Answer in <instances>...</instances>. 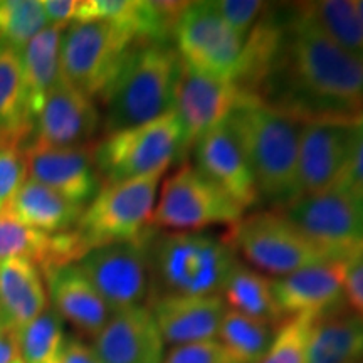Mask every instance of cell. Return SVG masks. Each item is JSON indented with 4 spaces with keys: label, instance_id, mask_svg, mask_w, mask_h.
<instances>
[{
    "label": "cell",
    "instance_id": "1",
    "mask_svg": "<svg viewBox=\"0 0 363 363\" xmlns=\"http://www.w3.org/2000/svg\"><path fill=\"white\" fill-rule=\"evenodd\" d=\"M252 99L301 121L363 120V62L291 7Z\"/></svg>",
    "mask_w": 363,
    "mask_h": 363
},
{
    "label": "cell",
    "instance_id": "2",
    "mask_svg": "<svg viewBox=\"0 0 363 363\" xmlns=\"http://www.w3.org/2000/svg\"><path fill=\"white\" fill-rule=\"evenodd\" d=\"M229 116L246 148L257 201L283 211L299 197L298 157L305 121L252 98H239Z\"/></svg>",
    "mask_w": 363,
    "mask_h": 363
},
{
    "label": "cell",
    "instance_id": "3",
    "mask_svg": "<svg viewBox=\"0 0 363 363\" xmlns=\"http://www.w3.org/2000/svg\"><path fill=\"white\" fill-rule=\"evenodd\" d=\"M148 262L153 299L162 296H214L238 264L229 238L203 230H165L148 234Z\"/></svg>",
    "mask_w": 363,
    "mask_h": 363
},
{
    "label": "cell",
    "instance_id": "4",
    "mask_svg": "<svg viewBox=\"0 0 363 363\" xmlns=\"http://www.w3.org/2000/svg\"><path fill=\"white\" fill-rule=\"evenodd\" d=\"M180 65L172 44H135L101 96L106 135L174 111Z\"/></svg>",
    "mask_w": 363,
    "mask_h": 363
},
{
    "label": "cell",
    "instance_id": "5",
    "mask_svg": "<svg viewBox=\"0 0 363 363\" xmlns=\"http://www.w3.org/2000/svg\"><path fill=\"white\" fill-rule=\"evenodd\" d=\"M182 160V128L170 111L148 123L108 133L94 147V163L104 184L167 172Z\"/></svg>",
    "mask_w": 363,
    "mask_h": 363
},
{
    "label": "cell",
    "instance_id": "6",
    "mask_svg": "<svg viewBox=\"0 0 363 363\" xmlns=\"http://www.w3.org/2000/svg\"><path fill=\"white\" fill-rule=\"evenodd\" d=\"M165 172L116 184H104L84 207L74 227L88 251L113 242L135 240L148 229Z\"/></svg>",
    "mask_w": 363,
    "mask_h": 363
},
{
    "label": "cell",
    "instance_id": "7",
    "mask_svg": "<svg viewBox=\"0 0 363 363\" xmlns=\"http://www.w3.org/2000/svg\"><path fill=\"white\" fill-rule=\"evenodd\" d=\"M135 44L131 34L113 22H72L61 39L62 78L84 96L101 99Z\"/></svg>",
    "mask_w": 363,
    "mask_h": 363
},
{
    "label": "cell",
    "instance_id": "8",
    "mask_svg": "<svg viewBox=\"0 0 363 363\" xmlns=\"http://www.w3.org/2000/svg\"><path fill=\"white\" fill-rule=\"evenodd\" d=\"M235 252L266 276L284 278L303 267L331 259L311 244L281 211H262L240 219L229 235Z\"/></svg>",
    "mask_w": 363,
    "mask_h": 363
},
{
    "label": "cell",
    "instance_id": "9",
    "mask_svg": "<svg viewBox=\"0 0 363 363\" xmlns=\"http://www.w3.org/2000/svg\"><path fill=\"white\" fill-rule=\"evenodd\" d=\"M244 208L192 165H184L163 182L150 225L169 230H202L235 225Z\"/></svg>",
    "mask_w": 363,
    "mask_h": 363
},
{
    "label": "cell",
    "instance_id": "10",
    "mask_svg": "<svg viewBox=\"0 0 363 363\" xmlns=\"http://www.w3.org/2000/svg\"><path fill=\"white\" fill-rule=\"evenodd\" d=\"M135 240L91 249L76 262L111 313L152 303L153 283L148 262V234Z\"/></svg>",
    "mask_w": 363,
    "mask_h": 363
},
{
    "label": "cell",
    "instance_id": "11",
    "mask_svg": "<svg viewBox=\"0 0 363 363\" xmlns=\"http://www.w3.org/2000/svg\"><path fill=\"white\" fill-rule=\"evenodd\" d=\"M283 214L331 259L342 261L363 242V201L342 187L301 195Z\"/></svg>",
    "mask_w": 363,
    "mask_h": 363
},
{
    "label": "cell",
    "instance_id": "12",
    "mask_svg": "<svg viewBox=\"0 0 363 363\" xmlns=\"http://www.w3.org/2000/svg\"><path fill=\"white\" fill-rule=\"evenodd\" d=\"M246 39L222 21L212 2H187L174 29L175 51L185 65L233 83Z\"/></svg>",
    "mask_w": 363,
    "mask_h": 363
},
{
    "label": "cell",
    "instance_id": "13",
    "mask_svg": "<svg viewBox=\"0 0 363 363\" xmlns=\"http://www.w3.org/2000/svg\"><path fill=\"white\" fill-rule=\"evenodd\" d=\"M362 121H305L298 157L299 197L337 187L350 162Z\"/></svg>",
    "mask_w": 363,
    "mask_h": 363
},
{
    "label": "cell",
    "instance_id": "14",
    "mask_svg": "<svg viewBox=\"0 0 363 363\" xmlns=\"http://www.w3.org/2000/svg\"><path fill=\"white\" fill-rule=\"evenodd\" d=\"M238 99L233 83L182 61L174 99V113L182 128V160L203 135L229 116Z\"/></svg>",
    "mask_w": 363,
    "mask_h": 363
},
{
    "label": "cell",
    "instance_id": "15",
    "mask_svg": "<svg viewBox=\"0 0 363 363\" xmlns=\"http://www.w3.org/2000/svg\"><path fill=\"white\" fill-rule=\"evenodd\" d=\"M22 152L29 179L78 206H88L103 187L94 163V148L88 145L61 148L30 142Z\"/></svg>",
    "mask_w": 363,
    "mask_h": 363
},
{
    "label": "cell",
    "instance_id": "16",
    "mask_svg": "<svg viewBox=\"0 0 363 363\" xmlns=\"http://www.w3.org/2000/svg\"><path fill=\"white\" fill-rule=\"evenodd\" d=\"M195 169L242 208L257 203V192L246 148L227 116L194 145Z\"/></svg>",
    "mask_w": 363,
    "mask_h": 363
},
{
    "label": "cell",
    "instance_id": "17",
    "mask_svg": "<svg viewBox=\"0 0 363 363\" xmlns=\"http://www.w3.org/2000/svg\"><path fill=\"white\" fill-rule=\"evenodd\" d=\"M272 289L284 320L321 318L347 310L342 261H323L284 278L272 279Z\"/></svg>",
    "mask_w": 363,
    "mask_h": 363
},
{
    "label": "cell",
    "instance_id": "18",
    "mask_svg": "<svg viewBox=\"0 0 363 363\" xmlns=\"http://www.w3.org/2000/svg\"><path fill=\"white\" fill-rule=\"evenodd\" d=\"M98 108L62 78L45 98L34 121L33 142L48 147H84L99 130Z\"/></svg>",
    "mask_w": 363,
    "mask_h": 363
},
{
    "label": "cell",
    "instance_id": "19",
    "mask_svg": "<svg viewBox=\"0 0 363 363\" xmlns=\"http://www.w3.org/2000/svg\"><path fill=\"white\" fill-rule=\"evenodd\" d=\"M99 363H162L165 343L148 306L113 313L93 338Z\"/></svg>",
    "mask_w": 363,
    "mask_h": 363
},
{
    "label": "cell",
    "instance_id": "20",
    "mask_svg": "<svg viewBox=\"0 0 363 363\" xmlns=\"http://www.w3.org/2000/svg\"><path fill=\"white\" fill-rule=\"evenodd\" d=\"M163 343L174 347L216 340L227 305L214 296H162L148 306Z\"/></svg>",
    "mask_w": 363,
    "mask_h": 363
},
{
    "label": "cell",
    "instance_id": "21",
    "mask_svg": "<svg viewBox=\"0 0 363 363\" xmlns=\"http://www.w3.org/2000/svg\"><path fill=\"white\" fill-rule=\"evenodd\" d=\"M88 252L78 230L49 234L26 225L9 212H0V262L26 259L34 262L40 272L76 264Z\"/></svg>",
    "mask_w": 363,
    "mask_h": 363
},
{
    "label": "cell",
    "instance_id": "22",
    "mask_svg": "<svg viewBox=\"0 0 363 363\" xmlns=\"http://www.w3.org/2000/svg\"><path fill=\"white\" fill-rule=\"evenodd\" d=\"M51 308L79 333L94 338L111 318V310L89 283L78 264L52 267L43 272Z\"/></svg>",
    "mask_w": 363,
    "mask_h": 363
},
{
    "label": "cell",
    "instance_id": "23",
    "mask_svg": "<svg viewBox=\"0 0 363 363\" xmlns=\"http://www.w3.org/2000/svg\"><path fill=\"white\" fill-rule=\"evenodd\" d=\"M48 308L43 272L34 262H0V328L17 333Z\"/></svg>",
    "mask_w": 363,
    "mask_h": 363
},
{
    "label": "cell",
    "instance_id": "24",
    "mask_svg": "<svg viewBox=\"0 0 363 363\" xmlns=\"http://www.w3.org/2000/svg\"><path fill=\"white\" fill-rule=\"evenodd\" d=\"M83 211V206L67 201L61 194L33 179L24 182L6 208L17 220L49 234L74 229Z\"/></svg>",
    "mask_w": 363,
    "mask_h": 363
},
{
    "label": "cell",
    "instance_id": "25",
    "mask_svg": "<svg viewBox=\"0 0 363 363\" xmlns=\"http://www.w3.org/2000/svg\"><path fill=\"white\" fill-rule=\"evenodd\" d=\"M33 133L34 116L27 103L21 56L0 44V147L22 150Z\"/></svg>",
    "mask_w": 363,
    "mask_h": 363
},
{
    "label": "cell",
    "instance_id": "26",
    "mask_svg": "<svg viewBox=\"0 0 363 363\" xmlns=\"http://www.w3.org/2000/svg\"><path fill=\"white\" fill-rule=\"evenodd\" d=\"M66 27L48 26L19 52L21 69L34 121L40 108L59 81L61 72V39Z\"/></svg>",
    "mask_w": 363,
    "mask_h": 363
},
{
    "label": "cell",
    "instance_id": "27",
    "mask_svg": "<svg viewBox=\"0 0 363 363\" xmlns=\"http://www.w3.org/2000/svg\"><path fill=\"white\" fill-rule=\"evenodd\" d=\"M306 363H363V316L343 310L313 321Z\"/></svg>",
    "mask_w": 363,
    "mask_h": 363
},
{
    "label": "cell",
    "instance_id": "28",
    "mask_svg": "<svg viewBox=\"0 0 363 363\" xmlns=\"http://www.w3.org/2000/svg\"><path fill=\"white\" fill-rule=\"evenodd\" d=\"M220 296L227 308L264 323L281 326L286 321L276 303L272 279L240 261L227 276Z\"/></svg>",
    "mask_w": 363,
    "mask_h": 363
},
{
    "label": "cell",
    "instance_id": "29",
    "mask_svg": "<svg viewBox=\"0 0 363 363\" xmlns=\"http://www.w3.org/2000/svg\"><path fill=\"white\" fill-rule=\"evenodd\" d=\"M338 48L363 62V26L352 0H320L298 6Z\"/></svg>",
    "mask_w": 363,
    "mask_h": 363
},
{
    "label": "cell",
    "instance_id": "30",
    "mask_svg": "<svg viewBox=\"0 0 363 363\" xmlns=\"http://www.w3.org/2000/svg\"><path fill=\"white\" fill-rule=\"evenodd\" d=\"M276 326L227 308L217 342L238 363H257L269 350Z\"/></svg>",
    "mask_w": 363,
    "mask_h": 363
},
{
    "label": "cell",
    "instance_id": "31",
    "mask_svg": "<svg viewBox=\"0 0 363 363\" xmlns=\"http://www.w3.org/2000/svg\"><path fill=\"white\" fill-rule=\"evenodd\" d=\"M16 337L24 363H59L66 337L61 316L52 308H45L34 321L17 331Z\"/></svg>",
    "mask_w": 363,
    "mask_h": 363
},
{
    "label": "cell",
    "instance_id": "32",
    "mask_svg": "<svg viewBox=\"0 0 363 363\" xmlns=\"http://www.w3.org/2000/svg\"><path fill=\"white\" fill-rule=\"evenodd\" d=\"M43 0H4L0 2V44L21 52L48 27Z\"/></svg>",
    "mask_w": 363,
    "mask_h": 363
},
{
    "label": "cell",
    "instance_id": "33",
    "mask_svg": "<svg viewBox=\"0 0 363 363\" xmlns=\"http://www.w3.org/2000/svg\"><path fill=\"white\" fill-rule=\"evenodd\" d=\"M311 325L308 318L286 320L276 331L269 350L257 363H306Z\"/></svg>",
    "mask_w": 363,
    "mask_h": 363
},
{
    "label": "cell",
    "instance_id": "34",
    "mask_svg": "<svg viewBox=\"0 0 363 363\" xmlns=\"http://www.w3.org/2000/svg\"><path fill=\"white\" fill-rule=\"evenodd\" d=\"M212 4L222 21L242 39L247 38L262 13L267 11L266 4L257 0H217Z\"/></svg>",
    "mask_w": 363,
    "mask_h": 363
},
{
    "label": "cell",
    "instance_id": "35",
    "mask_svg": "<svg viewBox=\"0 0 363 363\" xmlns=\"http://www.w3.org/2000/svg\"><path fill=\"white\" fill-rule=\"evenodd\" d=\"M27 179L24 152L21 148L0 147V212L6 211Z\"/></svg>",
    "mask_w": 363,
    "mask_h": 363
},
{
    "label": "cell",
    "instance_id": "36",
    "mask_svg": "<svg viewBox=\"0 0 363 363\" xmlns=\"http://www.w3.org/2000/svg\"><path fill=\"white\" fill-rule=\"evenodd\" d=\"M162 363H238L217 340L170 348Z\"/></svg>",
    "mask_w": 363,
    "mask_h": 363
},
{
    "label": "cell",
    "instance_id": "37",
    "mask_svg": "<svg viewBox=\"0 0 363 363\" xmlns=\"http://www.w3.org/2000/svg\"><path fill=\"white\" fill-rule=\"evenodd\" d=\"M342 272L347 305L363 316V242L343 257Z\"/></svg>",
    "mask_w": 363,
    "mask_h": 363
},
{
    "label": "cell",
    "instance_id": "38",
    "mask_svg": "<svg viewBox=\"0 0 363 363\" xmlns=\"http://www.w3.org/2000/svg\"><path fill=\"white\" fill-rule=\"evenodd\" d=\"M338 187L348 190L363 201V121L357 135L355 145H353L350 162H348V167L342 180H340Z\"/></svg>",
    "mask_w": 363,
    "mask_h": 363
},
{
    "label": "cell",
    "instance_id": "39",
    "mask_svg": "<svg viewBox=\"0 0 363 363\" xmlns=\"http://www.w3.org/2000/svg\"><path fill=\"white\" fill-rule=\"evenodd\" d=\"M43 7L49 26L67 27L76 22L79 0H43Z\"/></svg>",
    "mask_w": 363,
    "mask_h": 363
},
{
    "label": "cell",
    "instance_id": "40",
    "mask_svg": "<svg viewBox=\"0 0 363 363\" xmlns=\"http://www.w3.org/2000/svg\"><path fill=\"white\" fill-rule=\"evenodd\" d=\"M59 363H99L93 347L84 343L83 340L69 337L65 338Z\"/></svg>",
    "mask_w": 363,
    "mask_h": 363
},
{
    "label": "cell",
    "instance_id": "41",
    "mask_svg": "<svg viewBox=\"0 0 363 363\" xmlns=\"http://www.w3.org/2000/svg\"><path fill=\"white\" fill-rule=\"evenodd\" d=\"M17 355H19V350H17L16 333L0 328V363H11Z\"/></svg>",
    "mask_w": 363,
    "mask_h": 363
},
{
    "label": "cell",
    "instance_id": "42",
    "mask_svg": "<svg viewBox=\"0 0 363 363\" xmlns=\"http://www.w3.org/2000/svg\"><path fill=\"white\" fill-rule=\"evenodd\" d=\"M357 4V11H358V16H360V21H362V26H363V0H358Z\"/></svg>",
    "mask_w": 363,
    "mask_h": 363
}]
</instances>
